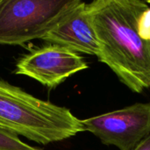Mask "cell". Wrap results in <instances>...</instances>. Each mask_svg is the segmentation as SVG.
<instances>
[{
    "label": "cell",
    "mask_w": 150,
    "mask_h": 150,
    "mask_svg": "<svg viewBox=\"0 0 150 150\" xmlns=\"http://www.w3.org/2000/svg\"><path fill=\"white\" fill-rule=\"evenodd\" d=\"M149 8L148 2L142 0H95L88 4L99 45V62L136 93L150 87V45L139 31L140 21Z\"/></svg>",
    "instance_id": "1"
},
{
    "label": "cell",
    "mask_w": 150,
    "mask_h": 150,
    "mask_svg": "<svg viewBox=\"0 0 150 150\" xmlns=\"http://www.w3.org/2000/svg\"><path fill=\"white\" fill-rule=\"evenodd\" d=\"M0 127L40 145L84 132L82 120L69 109L38 98L0 79Z\"/></svg>",
    "instance_id": "2"
},
{
    "label": "cell",
    "mask_w": 150,
    "mask_h": 150,
    "mask_svg": "<svg viewBox=\"0 0 150 150\" xmlns=\"http://www.w3.org/2000/svg\"><path fill=\"white\" fill-rule=\"evenodd\" d=\"M80 0H0V45L42 38Z\"/></svg>",
    "instance_id": "3"
},
{
    "label": "cell",
    "mask_w": 150,
    "mask_h": 150,
    "mask_svg": "<svg viewBox=\"0 0 150 150\" xmlns=\"http://www.w3.org/2000/svg\"><path fill=\"white\" fill-rule=\"evenodd\" d=\"M82 122L84 130L104 144L113 145L120 150H134L150 134V102L136 103Z\"/></svg>",
    "instance_id": "4"
},
{
    "label": "cell",
    "mask_w": 150,
    "mask_h": 150,
    "mask_svg": "<svg viewBox=\"0 0 150 150\" xmlns=\"http://www.w3.org/2000/svg\"><path fill=\"white\" fill-rule=\"evenodd\" d=\"M88 68L86 62L77 53L48 44L34 48L19 58L14 73L26 76L49 89H54L70 76Z\"/></svg>",
    "instance_id": "5"
},
{
    "label": "cell",
    "mask_w": 150,
    "mask_h": 150,
    "mask_svg": "<svg viewBox=\"0 0 150 150\" xmlns=\"http://www.w3.org/2000/svg\"><path fill=\"white\" fill-rule=\"evenodd\" d=\"M49 44L98 57L99 45L88 4L80 1L43 38Z\"/></svg>",
    "instance_id": "6"
},
{
    "label": "cell",
    "mask_w": 150,
    "mask_h": 150,
    "mask_svg": "<svg viewBox=\"0 0 150 150\" xmlns=\"http://www.w3.org/2000/svg\"><path fill=\"white\" fill-rule=\"evenodd\" d=\"M0 150H43L22 142L19 137L0 127Z\"/></svg>",
    "instance_id": "7"
},
{
    "label": "cell",
    "mask_w": 150,
    "mask_h": 150,
    "mask_svg": "<svg viewBox=\"0 0 150 150\" xmlns=\"http://www.w3.org/2000/svg\"><path fill=\"white\" fill-rule=\"evenodd\" d=\"M147 2L150 4V0ZM139 31L142 38H144L147 40H150V8L149 11H147L144 13L140 21Z\"/></svg>",
    "instance_id": "8"
},
{
    "label": "cell",
    "mask_w": 150,
    "mask_h": 150,
    "mask_svg": "<svg viewBox=\"0 0 150 150\" xmlns=\"http://www.w3.org/2000/svg\"><path fill=\"white\" fill-rule=\"evenodd\" d=\"M134 150H150V134L143 139Z\"/></svg>",
    "instance_id": "9"
},
{
    "label": "cell",
    "mask_w": 150,
    "mask_h": 150,
    "mask_svg": "<svg viewBox=\"0 0 150 150\" xmlns=\"http://www.w3.org/2000/svg\"><path fill=\"white\" fill-rule=\"evenodd\" d=\"M149 45H150V40H149Z\"/></svg>",
    "instance_id": "10"
}]
</instances>
